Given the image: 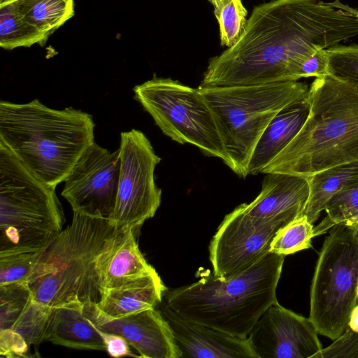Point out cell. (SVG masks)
Instances as JSON below:
<instances>
[{"mask_svg": "<svg viewBox=\"0 0 358 358\" xmlns=\"http://www.w3.org/2000/svg\"><path fill=\"white\" fill-rule=\"evenodd\" d=\"M358 35V13L339 0H275L255 6L237 43L212 57L199 86L298 80L303 62Z\"/></svg>", "mask_w": 358, "mask_h": 358, "instance_id": "1", "label": "cell"}, {"mask_svg": "<svg viewBox=\"0 0 358 358\" xmlns=\"http://www.w3.org/2000/svg\"><path fill=\"white\" fill-rule=\"evenodd\" d=\"M307 101L303 127L261 173L308 178L358 161V90L327 74L311 83Z\"/></svg>", "mask_w": 358, "mask_h": 358, "instance_id": "2", "label": "cell"}, {"mask_svg": "<svg viewBox=\"0 0 358 358\" xmlns=\"http://www.w3.org/2000/svg\"><path fill=\"white\" fill-rule=\"evenodd\" d=\"M94 128L92 115L79 109L51 108L38 99L0 101V143L55 188L95 142Z\"/></svg>", "mask_w": 358, "mask_h": 358, "instance_id": "3", "label": "cell"}, {"mask_svg": "<svg viewBox=\"0 0 358 358\" xmlns=\"http://www.w3.org/2000/svg\"><path fill=\"white\" fill-rule=\"evenodd\" d=\"M285 257L268 252L232 276L213 274L189 285L166 288L162 301L184 319L248 338L262 314L278 302L276 289Z\"/></svg>", "mask_w": 358, "mask_h": 358, "instance_id": "4", "label": "cell"}, {"mask_svg": "<svg viewBox=\"0 0 358 358\" xmlns=\"http://www.w3.org/2000/svg\"><path fill=\"white\" fill-rule=\"evenodd\" d=\"M123 230L108 218L73 212L71 224L41 252L27 280L33 299L51 308L97 303L99 259Z\"/></svg>", "mask_w": 358, "mask_h": 358, "instance_id": "5", "label": "cell"}, {"mask_svg": "<svg viewBox=\"0 0 358 358\" xmlns=\"http://www.w3.org/2000/svg\"><path fill=\"white\" fill-rule=\"evenodd\" d=\"M214 118L228 166L248 176L252 152L264 129L283 108L307 98L309 86L297 80L263 85L201 87Z\"/></svg>", "mask_w": 358, "mask_h": 358, "instance_id": "6", "label": "cell"}, {"mask_svg": "<svg viewBox=\"0 0 358 358\" xmlns=\"http://www.w3.org/2000/svg\"><path fill=\"white\" fill-rule=\"evenodd\" d=\"M64 222L55 188L0 143V255L43 251Z\"/></svg>", "mask_w": 358, "mask_h": 358, "instance_id": "7", "label": "cell"}, {"mask_svg": "<svg viewBox=\"0 0 358 358\" xmlns=\"http://www.w3.org/2000/svg\"><path fill=\"white\" fill-rule=\"evenodd\" d=\"M358 303V231L334 226L319 253L310 291V315L320 335L335 340Z\"/></svg>", "mask_w": 358, "mask_h": 358, "instance_id": "8", "label": "cell"}, {"mask_svg": "<svg viewBox=\"0 0 358 358\" xmlns=\"http://www.w3.org/2000/svg\"><path fill=\"white\" fill-rule=\"evenodd\" d=\"M134 99L162 131L174 141L189 143L205 155L227 158L213 115L198 88L171 78L154 77L133 88Z\"/></svg>", "mask_w": 358, "mask_h": 358, "instance_id": "9", "label": "cell"}, {"mask_svg": "<svg viewBox=\"0 0 358 358\" xmlns=\"http://www.w3.org/2000/svg\"><path fill=\"white\" fill-rule=\"evenodd\" d=\"M120 173L114 210L109 220L119 229L138 230L161 203L162 189L155 180L161 158L147 136L133 129L120 134Z\"/></svg>", "mask_w": 358, "mask_h": 358, "instance_id": "10", "label": "cell"}, {"mask_svg": "<svg viewBox=\"0 0 358 358\" xmlns=\"http://www.w3.org/2000/svg\"><path fill=\"white\" fill-rule=\"evenodd\" d=\"M300 215L295 211L262 221L237 206L224 217L209 245L213 274L227 278L251 266L269 252L276 232Z\"/></svg>", "mask_w": 358, "mask_h": 358, "instance_id": "11", "label": "cell"}, {"mask_svg": "<svg viewBox=\"0 0 358 358\" xmlns=\"http://www.w3.org/2000/svg\"><path fill=\"white\" fill-rule=\"evenodd\" d=\"M119 173V150L110 152L94 142L65 179L62 195L73 212L109 219L115 206Z\"/></svg>", "mask_w": 358, "mask_h": 358, "instance_id": "12", "label": "cell"}, {"mask_svg": "<svg viewBox=\"0 0 358 358\" xmlns=\"http://www.w3.org/2000/svg\"><path fill=\"white\" fill-rule=\"evenodd\" d=\"M308 317L278 303L270 306L248 336L256 358H312L322 348Z\"/></svg>", "mask_w": 358, "mask_h": 358, "instance_id": "13", "label": "cell"}, {"mask_svg": "<svg viewBox=\"0 0 358 358\" xmlns=\"http://www.w3.org/2000/svg\"><path fill=\"white\" fill-rule=\"evenodd\" d=\"M83 311L99 329L123 337L141 357L180 358L171 330L157 307L118 318L104 314L96 303H85Z\"/></svg>", "mask_w": 358, "mask_h": 358, "instance_id": "14", "label": "cell"}, {"mask_svg": "<svg viewBox=\"0 0 358 358\" xmlns=\"http://www.w3.org/2000/svg\"><path fill=\"white\" fill-rule=\"evenodd\" d=\"M157 308L171 330L180 358H256L248 338L184 319L162 301Z\"/></svg>", "mask_w": 358, "mask_h": 358, "instance_id": "15", "label": "cell"}, {"mask_svg": "<svg viewBox=\"0 0 358 358\" xmlns=\"http://www.w3.org/2000/svg\"><path fill=\"white\" fill-rule=\"evenodd\" d=\"M309 196L308 178L283 173H267L259 195L238 208L257 220H268L291 213H303Z\"/></svg>", "mask_w": 358, "mask_h": 358, "instance_id": "16", "label": "cell"}, {"mask_svg": "<svg viewBox=\"0 0 358 358\" xmlns=\"http://www.w3.org/2000/svg\"><path fill=\"white\" fill-rule=\"evenodd\" d=\"M136 229L121 231L97 264L100 289L120 286L155 269L146 261L136 241Z\"/></svg>", "mask_w": 358, "mask_h": 358, "instance_id": "17", "label": "cell"}, {"mask_svg": "<svg viewBox=\"0 0 358 358\" xmlns=\"http://www.w3.org/2000/svg\"><path fill=\"white\" fill-rule=\"evenodd\" d=\"M309 112L307 98L280 110L259 138L250 158L248 175L261 173L296 136Z\"/></svg>", "mask_w": 358, "mask_h": 358, "instance_id": "18", "label": "cell"}, {"mask_svg": "<svg viewBox=\"0 0 358 358\" xmlns=\"http://www.w3.org/2000/svg\"><path fill=\"white\" fill-rule=\"evenodd\" d=\"M166 287L156 271L120 286L101 290L98 308L108 316L122 317L155 308Z\"/></svg>", "mask_w": 358, "mask_h": 358, "instance_id": "19", "label": "cell"}, {"mask_svg": "<svg viewBox=\"0 0 358 358\" xmlns=\"http://www.w3.org/2000/svg\"><path fill=\"white\" fill-rule=\"evenodd\" d=\"M80 303L52 308L45 342L78 350H106L99 329L84 314Z\"/></svg>", "mask_w": 358, "mask_h": 358, "instance_id": "20", "label": "cell"}, {"mask_svg": "<svg viewBox=\"0 0 358 358\" xmlns=\"http://www.w3.org/2000/svg\"><path fill=\"white\" fill-rule=\"evenodd\" d=\"M308 180L309 196L301 215L314 224L334 194L358 180V161L325 169Z\"/></svg>", "mask_w": 358, "mask_h": 358, "instance_id": "21", "label": "cell"}, {"mask_svg": "<svg viewBox=\"0 0 358 358\" xmlns=\"http://www.w3.org/2000/svg\"><path fill=\"white\" fill-rule=\"evenodd\" d=\"M23 17L49 37L74 15L73 0H13Z\"/></svg>", "mask_w": 358, "mask_h": 358, "instance_id": "22", "label": "cell"}, {"mask_svg": "<svg viewBox=\"0 0 358 358\" xmlns=\"http://www.w3.org/2000/svg\"><path fill=\"white\" fill-rule=\"evenodd\" d=\"M48 37L29 24L13 0H0V46L5 50L44 45Z\"/></svg>", "mask_w": 358, "mask_h": 358, "instance_id": "23", "label": "cell"}, {"mask_svg": "<svg viewBox=\"0 0 358 358\" xmlns=\"http://www.w3.org/2000/svg\"><path fill=\"white\" fill-rule=\"evenodd\" d=\"M314 236L313 224L306 215H300L276 232L269 252L286 256L310 248Z\"/></svg>", "mask_w": 358, "mask_h": 358, "instance_id": "24", "label": "cell"}, {"mask_svg": "<svg viewBox=\"0 0 358 358\" xmlns=\"http://www.w3.org/2000/svg\"><path fill=\"white\" fill-rule=\"evenodd\" d=\"M324 210L327 216L314 227L315 236L326 233L336 224L344 223L358 213V180L334 194Z\"/></svg>", "mask_w": 358, "mask_h": 358, "instance_id": "25", "label": "cell"}, {"mask_svg": "<svg viewBox=\"0 0 358 358\" xmlns=\"http://www.w3.org/2000/svg\"><path fill=\"white\" fill-rule=\"evenodd\" d=\"M51 310V307L32 299L10 329L21 336L29 346H38L45 342Z\"/></svg>", "mask_w": 358, "mask_h": 358, "instance_id": "26", "label": "cell"}, {"mask_svg": "<svg viewBox=\"0 0 358 358\" xmlns=\"http://www.w3.org/2000/svg\"><path fill=\"white\" fill-rule=\"evenodd\" d=\"M214 15L220 27V43L228 48L234 45L243 34L248 11L241 0H227Z\"/></svg>", "mask_w": 358, "mask_h": 358, "instance_id": "27", "label": "cell"}, {"mask_svg": "<svg viewBox=\"0 0 358 358\" xmlns=\"http://www.w3.org/2000/svg\"><path fill=\"white\" fill-rule=\"evenodd\" d=\"M32 299L27 282L0 286V330L10 329Z\"/></svg>", "mask_w": 358, "mask_h": 358, "instance_id": "28", "label": "cell"}, {"mask_svg": "<svg viewBox=\"0 0 358 358\" xmlns=\"http://www.w3.org/2000/svg\"><path fill=\"white\" fill-rule=\"evenodd\" d=\"M328 74L358 90V45L326 49Z\"/></svg>", "mask_w": 358, "mask_h": 358, "instance_id": "29", "label": "cell"}, {"mask_svg": "<svg viewBox=\"0 0 358 358\" xmlns=\"http://www.w3.org/2000/svg\"><path fill=\"white\" fill-rule=\"evenodd\" d=\"M41 252L0 255V286L27 282Z\"/></svg>", "mask_w": 358, "mask_h": 358, "instance_id": "30", "label": "cell"}, {"mask_svg": "<svg viewBox=\"0 0 358 358\" xmlns=\"http://www.w3.org/2000/svg\"><path fill=\"white\" fill-rule=\"evenodd\" d=\"M312 358H358V331L348 327L330 345L322 348Z\"/></svg>", "mask_w": 358, "mask_h": 358, "instance_id": "31", "label": "cell"}, {"mask_svg": "<svg viewBox=\"0 0 358 358\" xmlns=\"http://www.w3.org/2000/svg\"><path fill=\"white\" fill-rule=\"evenodd\" d=\"M30 346L11 329L0 330V354L7 357H29Z\"/></svg>", "mask_w": 358, "mask_h": 358, "instance_id": "32", "label": "cell"}, {"mask_svg": "<svg viewBox=\"0 0 358 358\" xmlns=\"http://www.w3.org/2000/svg\"><path fill=\"white\" fill-rule=\"evenodd\" d=\"M328 59L326 49H320L308 57L301 64L299 78L308 77H322L328 74Z\"/></svg>", "mask_w": 358, "mask_h": 358, "instance_id": "33", "label": "cell"}, {"mask_svg": "<svg viewBox=\"0 0 358 358\" xmlns=\"http://www.w3.org/2000/svg\"><path fill=\"white\" fill-rule=\"evenodd\" d=\"M103 339L106 351L113 357H121L124 356H137L134 355L130 350L129 344L121 336L104 332L99 329Z\"/></svg>", "mask_w": 358, "mask_h": 358, "instance_id": "34", "label": "cell"}, {"mask_svg": "<svg viewBox=\"0 0 358 358\" xmlns=\"http://www.w3.org/2000/svg\"><path fill=\"white\" fill-rule=\"evenodd\" d=\"M349 327L355 331H358V303L351 313Z\"/></svg>", "mask_w": 358, "mask_h": 358, "instance_id": "35", "label": "cell"}, {"mask_svg": "<svg viewBox=\"0 0 358 358\" xmlns=\"http://www.w3.org/2000/svg\"><path fill=\"white\" fill-rule=\"evenodd\" d=\"M344 224L351 229L358 231V213L345 221Z\"/></svg>", "mask_w": 358, "mask_h": 358, "instance_id": "36", "label": "cell"}, {"mask_svg": "<svg viewBox=\"0 0 358 358\" xmlns=\"http://www.w3.org/2000/svg\"><path fill=\"white\" fill-rule=\"evenodd\" d=\"M227 0H209V1L213 4L214 7V10L219 9L226 1Z\"/></svg>", "mask_w": 358, "mask_h": 358, "instance_id": "37", "label": "cell"}]
</instances>
